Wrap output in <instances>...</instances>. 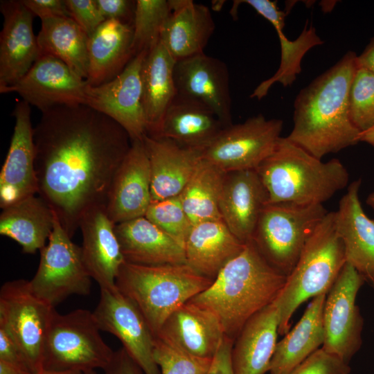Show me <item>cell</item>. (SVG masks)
<instances>
[{
  "instance_id": "obj_5",
  "label": "cell",
  "mask_w": 374,
  "mask_h": 374,
  "mask_svg": "<svg viewBox=\"0 0 374 374\" xmlns=\"http://www.w3.org/2000/svg\"><path fill=\"white\" fill-rule=\"evenodd\" d=\"M213 281L187 264L142 265L125 261L116 286L137 306L156 337L176 310Z\"/></svg>"
},
{
  "instance_id": "obj_7",
  "label": "cell",
  "mask_w": 374,
  "mask_h": 374,
  "mask_svg": "<svg viewBox=\"0 0 374 374\" xmlns=\"http://www.w3.org/2000/svg\"><path fill=\"white\" fill-rule=\"evenodd\" d=\"M328 213L323 204L268 203L260 215L252 240L265 260L287 276Z\"/></svg>"
},
{
  "instance_id": "obj_4",
  "label": "cell",
  "mask_w": 374,
  "mask_h": 374,
  "mask_svg": "<svg viewBox=\"0 0 374 374\" xmlns=\"http://www.w3.org/2000/svg\"><path fill=\"white\" fill-rule=\"evenodd\" d=\"M268 194V203L322 204L348 186L349 174L337 159L321 161L280 137L256 169Z\"/></svg>"
},
{
  "instance_id": "obj_53",
  "label": "cell",
  "mask_w": 374,
  "mask_h": 374,
  "mask_svg": "<svg viewBox=\"0 0 374 374\" xmlns=\"http://www.w3.org/2000/svg\"><path fill=\"white\" fill-rule=\"evenodd\" d=\"M366 204L374 210V192L370 193L367 197Z\"/></svg>"
},
{
  "instance_id": "obj_18",
  "label": "cell",
  "mask_w": 374,
  "mask_h": 374,
  "mask_svg": "<svg viewBox=\"0 0 374 374\" xmlns=\"http://www.w3.org/2000/svg\"><path fill=\"white\" fill-rule=\"evenodd\" d=\"M0 92L17 83L40 56L33 28L35 15L19 0L0 1Z\"/></svg>"
},
{
  "instance_id": "obj_16",
  "label": "cell",
  "mask_w": 374,
  "mask_h": 374,
  "mask_svg": "<svg viewBox=\"0 0 374 374\" xmlns=\"http://www.w3.org/2000/svg\"><path fill=\"white\" fill-rule=\"evenodd\" d=\"M177 94L208 107L224 127L231 125V97L226 64L204 53L176 61Z\"/></svg>"
},
{
  "instance_id": "obj_3",
  "label": "cell",
  "mask_w": 374,
  "mask_h": 374,
  "mask_svg": "<svg viewBox=\"0 0 374 374\" xmlns=\"http://www.w3.org/2000/svg\"><path fill=\"white\" fill-rule=\"evenodd\" d=\"M287 276L272 267L252 240L219 272L211 285L192 298L212 312L225 336L235 341L246 322L272 303Z\"/></svg>"
},
{
  "instance_id": "obj_39",
  "label": "cell",
  "mask_w": 374,
  "mask_h": 374,
  "mask_svg": "<svg viewBox=\"0 0 374 374\" xmlns=\"http://www.w3.org/2000/svg\"><path fill=\"white\" fill-rule=\"evenodd\" d=\"M349 113L360 132L374 126V74L366 69L355 71L349 91Z\"/></svg>"
},
{
  "instance_id": "obj_34",
  "label": "cell",
  "mask_w": 374,
  "mask_h": 374,
  "mask_svg": "<svg viewBox=\"0 0 374 374\" xmlns=\"http://www.w3.org/2000/svg\"><path fill=\"white\" fill-rule=\"evenodd\" d=\"M88 37L80 26L68 17L41 19L37 36L40 55H49L61 60L84 80L88 74Z\"/></svg>"
},
{
  "instance_id": "obj_38",
  "label": "cell",
  "mask_w": 374,
  "mask_h": 374,
  "mask_svg": "<svg viewBox=\"0 0 374 374\" xmlns=\"http://www.w3.org/2000/svg\"><path fill=\"white\" fill-rule=\"evenodd\" d=\"M153 357L161 374H206L213 361L193 355L159 337H155Z\"/></svg>"
},
{
  "instance_id": "obj_54",
  "label": "cell",
  "mask_w": 374,
  "mask_h": 374,
  "mask_svg": "<svg viewBox=\"0 0 374 374\" xmlns=\"http://www.w3.org/2000/svg\"><path fill=\"white\" fill-rule=\"evenodd\" d=\"M84 374H98L96 371H88L84 373Z\"/></svg>"
},
{
  "instance_id": "obj_23",
  "label": "cell",
  "mask_w": 374,
  "mask_h": 374,
  "mask_svg": "<svg viewBox=\"0 0 374 374\" xmlns=\"http://www.w3.org/2000/svg\"><path fill=\"white\" fill-rule=\"evenodd\" d=\"M150 171L152 201L179 196L202 160V150L145 135Z\"/></svg>"
},
{
  "instance_id": "obj_29",
  "label": "cell",
  "mask_w": 374,
  "mask_h": 374,
  "mask_svg": "<svg viewBox=\"0 0 374 374\" xmlns=\"http://www.w3.org/2000/svg\"><path fill=\"white\" fill-rule=\"evenodd\" d=\"M133 26L107 19L88 37L87 82L98 86L119 75L133 59Z\"/></svg>"
},
{
  "instance_id": "obj_19",
  "label": "cell",
  "mask_w": 374,
  "mask_h": 374,
  "mask_svg": "<svg viewBox=\"0 0 374 374\" xmlns=\"http://www.w3.org/2000/svg\"><path fill=\"white\" fill-rule=\"evenodd\" d=\"M151 201L150 164L143 139L132 141L112 179L106 211L116 224L145 216Z\"/></svg>"
},
{
  "instance_id": "obj_25",
  "label": "cell",
  "mask_w": 374,
  "mask_h": 374,
  "mask_svg": "<svg viewBox=\"0 0 374 374\" xmlns=\"http://www.w3.org/2000/svg\"><path fill=\"white\" fill-rule=\"evenodd\" d=\"M125 260L142 265L186 264L184 246L145 216L115 224Z\"/></svg>"
},
{
  "instance_id": "obj_41",
  "label": "cell",
  "mask_w": 374,
  "mask_h": 374,
  "mask_svg": "<svg viewBox=\"0 0 374 374\" xmlns=\"http://www.w3.org/2000/svg\"><path fill=\"white\" fill-rule=\"evenodd\" d=\"M350 368L337 357L318 349L289 374H350Z\"/></svg>"
},
{
  "instance_id": "obj_9",
  "label": "cell",
  "mask_w": 374,
  "mask_h": 374,
  "mask_svg": "<svg viewBox=\"0 0 374 374\" xmlns=\"http://www.w3.org/2000/svg\"><path fill=\"white\" fill-rule=\"evenodd\" d=\"M55 308L32 291L29 280L4 283L0 290V328L24 355L32 374L44 370V348Z\"/></svg>"
},
{
  "instance_id": "obj_43",
  "label": "cell",
  "mask_w": 374,
  "mask_h": 374,
  "mask_svg": "<svg viewBox=\"0 0 374 374\" xmlns=\"http://www.w3.org/2000/svg\"><path fill=\"white\" fill-rule=\"evenodd\" d=\"M98 8L107 19L118 21L133 26L136 1L132 0H96Z\"/></svg>"
},
{
  "instance_id": "obj_17",
  "label": "cell",
  "mask_w": 374,
  "mask_h": 374,
  "mask_svg": "<svg viewBox=\"0 0 374 374\" xmlns=\"http://www.w3.org/2000/svg\"><path fill=\"white\" fill-rule=\"evenodd\" d=\"M12 115L14 131L0 173L1 209L38 193L30 105L23 100L17 102Z\"/></svg>"
},
{
  "instance_id": "obj_48",
  "label": "cell",
  "mask_w": 374,
  "mask_h": 374,
  "mask_svg": "<svg viewBox=\"0 0 374 374\" xmlns=\"http://www.w3.org/2000/svg\"><path fill=\"white\" fill-rule=\"evenodd\" d=\"M357 68L366 69L374 74V37L366 45L363 52L356 57Z\"/></svg>"
},
{
  "instance_id": "obj_35",
  "label": "cell",
  "mask_w": 374,
  "mask_h": 374,
  "mask_svg": "<svg viewBox=\"0 0 374 374\" xmlns=\"http://www.w3.org/2000/svg\"><path fill=\"white\" fill-rule=\"evenodd\" d=\"M225 173L202 159L179 195L193 224L222 220L220 197Z\"/></svg>"
},
{
  "instance_id": "obj_1",
  "label": "cell",
  "mask_w": 374,
  "mask_h": 374,
  "mask_svg": "<svg viewBox=\"0 0 374 374\" xmlns=\"http://www.w3.org/2000/svg\"><path fill=\"white\" fill-rule=\"evenodd\" d=\"M38 193L70 238L89 210L106 206L132 140L115 121L86 105L42 112L34 127Z\"/></svg>"
},
{
  "instance_id": "obj_8",
  "label": "cell",
  "mask_w": 374,
  "mask_h": 374,
  "mask_svg": "<svg viewBox=\"0 0 374 374\" xmlns=\"http://www.w3.org/2000/svg\"><path fill=\"white\" fill-rule=\"evenodd\" d=\"M93 312L78 309L55 312L46 335L44 369L59 371H103L114 352L103 340Z\"/></svg>"
},
{
  "instance_id": "obj_14",
  "label": "cell",
  "mask_w": 374,
  "mask_h": 374,
  "mask_svg": "<svg viewBox=\"0 0 374 374\" xmlns=\"http://www.w3.org/2000/svg\"><path fill=\"white\" fill-rule=\"evenodd\" d=\"M147 53L143 51L134 57L112 80L98 86L88 84L85 89L84 105L115 121L132 141L142 140L146 134L141 69Z\"/></svg>"
},
{
  "instance_id": "obj_10",
  "label": "cell",
  "mask_w": 374,
  "mask_h": 374,
  "mask_svg": "<svg viewBox=\"0 0 374 374\" xmlns=\"http://www.w3.org/2000/svg\"><path fill=\"white\" fill-rule=\"evenodd\" d=\"M91 279L82 259L81 247L72 242L55 213L53 231L40 250L37 270L29 280L32 291L55 308L72 295H89Z\"/></svg>"
},
{
  "instance_id": "obj_11",
  "label": "cell",
  "mask_w": 374,
  "mask_h": 374,
  "mask_svg": "<svg viewBox=\"0 0 374 374\" xmlns=\"http://www.w3.org/2000/svg\"><path fill=\"white\" fill-rule=\"evenodd\" d=\"M283 127V120L261 114L232 124L202 149V158L224 173L256 170L274 150Z\"/></svg>"
},
{
  "instance_id": "obj_44",
  "label": "cell",
  "mask_w": 374,
  "mask_h": 374,
  "mask_svg": "<svg viewBox=\"0 0 374 374\" xmlns=\"http://www.w3.org/2000/svg\"><path fill=\"white\" fill-rule=\"evenodd\" d=\"M23 4L41 19L53 17H71L65 0H21Z\"/></svg>"
},
{
  "instance_id": "obj_24",
  "label": "cell",
  "mask_w": 374,
  "mask_h": 374,
  "mask_svg": "<svg viewBox=\"0 0 374 374\" xmlns=\"http://www.w3.org/2000/svg\"><path fill=\"white\" fill-rule=\"evenodd\" d=\"M156 337L196 357L212 359L226 336L212 312L188 301L167 319Z\"/></svg>"
},
{
  "instance_id": "obj_37",
  "label": "cell",
  "mask_w": 374,
  "mask_h": 374,
  "mask_svg": "<svg viewBox=\"0 0 374 374\" xmlns=\"http://www.w3.org/2000/svg\"><path fill=\"white\" fill-rule=\"evenodd\" d=\"M171 11L169 1H136L132 41L134 56L143 51L148 52L159 42Z\"/></svg>"
},
{
  "instance_id": "obj_47",
  "label": "cell",
  "mask_w": 374,
  "mask_h": 374,
  "mask_svg": "<svg viewBox=\"0 0 374 374\" xmlns=\"http://www.w3.org/2000/svg\"><path fill=\"white\" fill-rule=\"evenodd\" d=\"M234 341L225 337L220 348L213 357L206 374H234L231 364V350Z\"/></svg>"
},
{
  "instance_id": "obj_15",
  "label": "cell",
  "mask_w": 374,
  "mask_h": 374,
  "mask_svg": "<svg viewBox=\"0 0 374 374\" xmlns=\"http://www.w3.org/2000/svg\"><path fill=\"white\" fill-rule=\"evenodd\" d=\"M87 84L61 60L41 55L17 83L0 93H17L43 112L56 106L84 105Z\"/></svg>"
},
{
  "instance_id": "obj_32",
  "label": "cell",
  "mask_w": 374,
  "mask_h": 374,
  "mask_svg": "<svg viewBox=\"0 0 374 374\" xmlns=\"http://www.w3.org/2000/svg\"><path fill=\"white\" fill-rule=\"evenodd\" d=\"M326 298V294L313 298L299 322L276 344L270 374H289L323 346Z\"/></svg>"
},
{
  "instance_id": "obj_31",
  "label": "cell",
  "mask_w": 374,
  "mask_h": 374,
  "mask_svg": "<svg viewBox=\"0 0 374 374\" xmlns=\"http://www.w3.org/2000/svg\"><path fill=\"white\" fill-rule=\"evenodd\" d=\"M176 60L161 41L145 57L141 69L142 103L146 135L154 137L168 107L177 95Z\"/></svg>"
},
{
  "instance_id": "obj_52",
  "label": "cell",
  "mask_w": 374,
  "mask_h": 374,
  "mask_svg": "<svg viewBox=\"0 0 374 374\" xmlns=\"http://www.w3.org/2000/svg\"><path fill=\"white\" fill-rule=\"evenodd\" d=\"M335 2L336 1H321V8L324 10V12L331 11L335 4Z\"/></svg>"
},
{
  "instance_id": "obj_36",
  "label": "cell",
  "mask_w": 374,
  "mask_h": 374,
  "mask_svg": "<svg viewBox=\"0 0 374 374\" xmlns=\"http://www.w3.org/2000/svg\"><path fill=\"white\" fill-rule=\"evenodd\" d=\"M308 21H306L299 36L293 41L290 40L284 34L285 24L274 26L280 45V66L271 78L262 81L256 87L251 94V98L262 99L276 82L287 87L295 81L296 75L301 71V62L305 54L314 46L323 42L317 34L316 29L312 25L308 26Z\"/></svg>"
},
{
  "instance_id": "obj_22",
  "label": "cell",
  "mask_w": 374,
  "mask_h": 374,
  "mask_svg": "<svg viewBox=\"0 0 374 374\" xmlns=\"http://www.w3.org/2000/svg\"><path fill=\"white\" fill-rule=\"evenodd\" d=\"M361 183L359 179L348 185L335 211V222L346 262L371 284L374 283V220L366 215L362 206Z\"/></svg>"
},
{
  "instance_id": "obj_51",
  "label": "cell",
  "mask_w": 374,
  "mask_h": 374,
  "mask_svg": "<svg viewBox=\"0 0 374 374\" xmlns=\"http://www.w3.org/2000/svg\"><path fill=\"white\" fill-rule=\"evenodd\" d=\"M38 374H84V373L80 372V371H51V370L44 369L42 371H41Z\"/></svg>"
},
{
  "instance_id": "obj_55",
  "label": "cell",
  "mask_w": 374,
  "mask_h": 374,
  "mask_svg": "<svg viewBox=\"0 0 374 374\" xmlns=\"http://www.w3.org/2000/svg\"><path fill=\"white\" fill-rule=\"evenodd\" d=\"M371 286L373 287V289L374 290V283H371Z\"/></svg>"
},
{
  "instance_id": "obj_42",
  "label": "cell",
  "mask_w": 374,
  "mask_h": 374,
  "mask_svg": "<svg viewBox=\"0 0 374 374\" xmlns=\"http://www.w3.org/2000/svg\"><path fill=\"white\" fill-rule=\"evenodd\" d=\"M71 17L90 36L106 19L96 0H65Z\"/></svg>"
},
{
  "instance_id": "obj_20",
  "label": "cell",
  "mask_w": 374,
  "mask_h": 374,
  "mask_svg": "<svg viewBox=\"0 0 374 374\" xmlns=\"http://www.w3.org/2000/svg\"><path fill=\"white\" fill-rule=\"evenodd\" d=\"M114 226L105 206L87 211L79 224L82 235V259L91 278L100 289L116 287L117 276L125 262Z\"/></svg>"
},
{
  "instance_id": "obj_26",
  "label": "cell",
  "mask_w": 374,
  "mask_h": 374,
  "mask_svg": "<svg viewBox=\"0 0 374 374\" xmlns=\"http://www.w3.org/2000/svg\"><path fill=\"white\" fill-rule=\"evenodd\" d=\"M279 319L274 302L251 317L234 341V374H265L276 348Z\"/></svg>"
},
{
  "instance_id": "obj_30",
  "label": "cell",
  "mask_w": 374,
  "mask_h": 374,
  "mask_svg": "<svg viewBox=\"0 0 374 374\" xmlns=\"http://www.w3.org/2000/svg\"><path fill=\"white\" fill-rule=\"evenodd\" d=\"M223 128V124L208 107L177 94L153 138L166 139L184 147L202 150Z\"/></svg>"
},
{
  "instance_id": "obj_33",
  "label": "cell",
  "mask_w": 374,
  "mask_h": 374,
  "mask_svg": "<svg viewBox=\"0 0 374 374\" xmlns=\"http://www.w3.org/2000/svg\"><path fill=\"white\" fill-rule=\"evenodd\" d=\"M55 213L39 196L31 195L2 208L0 233L16 241L26 253H35L46 244Z\"/></svg>"
},
{
  "instance_id": "obj_45",
  "label": "cell",
  "mask_w": 374,
  "mask_h": 374,
  "mask_svg": "<svg viewBox=\"0 0 374 374\" xmlns=\"http://www.w3.org/2000/svg\"><path fill=\"white\" fill-rule=\"evenodd\" d=\"M0 360L12 364L32 374L28 364L17 344L0 328Z\"/></svg>"
},
{
  "instance_id": "obj_6",
  "label": "cell",
  "mask_w": 374,
  "mask_h": 374,
  "mask_svg": "<svg viewBox=\"0 0 374 374\" xmlns=\"http://www.w3.org/2000/svg\"><path fill=\"white\" fill-rule=\"evenodd\" d=\"M343 242L328 212L306 242L300 257L274 303L279 319L278 334L290 329L292 316L303 302L327 294L346 264Z\"/></svg>"
},
{
  "instance_id": "obj_50",
  "label": "cell",
  "mask_w": 374,
  "mask_h": 374,
  "mask_svg": "<svg viewBox=\"0 0 374 374\" xmlns=\"http://www.w3.org/2000/svg\"><path fill=\"white\" fill-rule=\"evenodd\" d=\"M359 141L367 143L374 147V126L365 132H361Z\"/></svg>"
},
{
  "instance_id": "obj_27",
  "label": "cell",
  "mask_w": 374,
  "mask_h": 374,
  "mask_svg": "<svg viewBox=\"0 0 374 374\" xmlns=\"http://www.w3.org/2000/svg\"><path fill=\"white\" fill-rule=\"evenodd\" d=\"M171 15L160 41L177 61L204 53L215 25L208 7L191 0H170Z\"/></svg>"
},
{
  "instance_id": "obj_2",
  "label": "cell",
  "mask_w": 374,
  "mask_h": 374,
  "mask_svg": "<svg viewBox=\"0 0 374 374\" xmlns=\"http://www.w3.org/2000/svg\"><path fill=\"white\" fill-rule=\"evenodd\" d=\"M356 57L355 52L348 51L294 100V127L286 138L319 159L359 142L361 132L349 113Z\"/></svg>"
},
{
  "instance_id": "obj_40",
  "label": "cell",
  "mask_w": 374,
  "mask_h": 374,
  "mask_svg": "<svg viewBox=\"0 0 374 374\" xmlns=\"http://www.w3.org/2000/svg\"><path fill=\"white\" fill-rule=\"evenodd\" d=\"M145 217L184 246L193 226L179 196L151 202Z\"/></svg>"
},
{
  "instance_id": "obj_46",
  "label": "cell",
  "mask_w": 374,
  "mask_h": 374,
  "mask_svg": "<svg viewBox=\"0 0 374 374\" xmlns=\"http://www.w3.org/2000/svg\"><path fill=\"white\" fill-rule=\"evenodd\" d=\"M103 374H144L139 365L131 358L122 347L114 352L109 365L103 370Z\"/></svg>"
},
{
  "instance_id": "obj_21",
  "label": "cell",
  "mask_w": 374,
  "mask_h": 374,
  "mask_svg": "<svg viewBox=\"0 0 374 374\" xmlns=\"http://www.w3.org/2000/svg\"><path fill=\"white\" fill-rule=\"evenodd\" d=\"M268 194L256 170L225 173L219 202L222 220L244 243L252 240Z\"/></svg>"
},
{
  "instance_id": "obj_12",
  "label": "cell",
  "mask_w": 374,
  "mask_h": 374,
  "mask_svg": "<svg viewBox=\"0 0 374 374\" xmlns=\"http://www.w3.org/2000/svg\"><path fill=\"white\" fill-rule=\"evenodd\" d=\"M365 282V278L346 262L324 303L325 339L321 348L346 364L362 344L364 319L356 297Z\"/></svg>"
},
{
  "instance_id": "obj_28",
  "label": "cell",
  "mask_w": 374,
  "mask_h": 374,
  "mask_svg": "<svg viewBox=\"0 0 374 374\" xmlns=\"http://www.w3.org/2000/svg\"><path fill=\"white\" fill-rule=\"evenodd\" d=\"M244 245L222 220L198 222L193 224L184 244L186 264L200 275L214 280Z\"/></svg>"
},
{
  "instance_id": "obj_13",
  "label": "cell",
  "mask_w": 374,
  "mask_h": 374,
  "mask_svg": "<svg viewBox=\"0 0 374 374\" xmlns=\"http://www.w3.org/2000/svg\"><path fill=\"white\" fill-rule=\"evenodd\" d=\"M101 331L114 335L144 374H161L153 357L155 336L134 302L117 287L100 289L93 311Z\"/></svg>"
},
{
  "instance_id": "obj_49",
  "label": "cell",
  "mask_w": 374,
  "mask_h": 374,
  "mask_svg": "<svg viewBox=\"0 0 374 374\" xmlns=\"http://www.w3.org/2000/svg\"><path fill=\"white\" fill-rule=\"evenodd\" d=\"M0 374H29V373L12 364L0 360Z\"/></svg>"
}]
</instances>
